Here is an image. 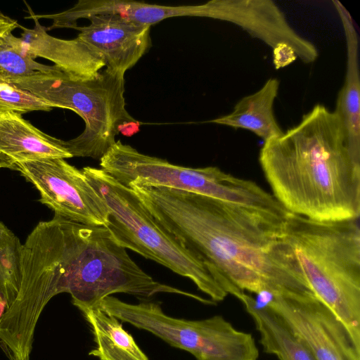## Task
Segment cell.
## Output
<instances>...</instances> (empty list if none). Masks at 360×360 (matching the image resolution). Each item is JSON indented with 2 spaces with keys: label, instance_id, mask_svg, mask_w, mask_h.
<instances>
[{
  "label": "cell",
  "instance_id": "cell-3",
  "mask_svg": "<svg viewBox=\"0 0 360 360\" xmlns=\"http://www.w3.org/2000/svg\"><path fill=\"white\" fill-rule=\"evenodd\" d=\"M259 161L272 195L288 212L319 221L359 218L360 154L323 105L265 141Z\"/></svg>",
  "mask_w": 360,
  "mask_h": 360
},
{
  "label": "cell",
  "instance_id": "cell-8",
  "mask_svg": "<svg viewBox=\"0 0 360 360\" xmlns=\"http://www.w3.org/2000/svg\"><path fill=\"white\" fill-rule=\"evenodd\" d=\"M120 321L145 330L196 360H257L259 349L251 333L239 330L221 315L201 320L170 316L156 302H124L113 296L98 305Z\"/></svg>",
  "mask_w": 360,
  "mask_h": 360
},
{
  "label": "cell",
  "instance_id": "cell-25",
  "mask_svg": "<svg viewBox=\"0 0 360 360\" xmlns=\"http://www.w3.org/2000/svg\"><path fill=\"white\" fill-rule=\"evenodd\" d=\"M6 352L7 355L8 356L10 360H18V359H15V357H13L9 352Z\"/></svg>",
  "mask_w": 360,
  "mask_h": 360
},
{
  "label": "cell",
  "instance_id": "cell-23",
  "mask_svg": "<svg viewBox=\"0 0 360 360\" xmlns=\"http://www.w3.org/2000/svg\"><path fill=\"white\" fill-rule=\"evenodd\" d=\"M18 22L0 11V37L18 27Z\"/></svg>",
  "mask_w": 360,
  "mask_h": 360
},
{
  "label": "cell",
  "instance_id": "cell-19",
  "mask_svg": "<svg viewBox=\"0 0 360 360\" xmlns=\"http://www.w3.org/2000/svg\"><path fill=\"white\" fill-rule=\"evenodd\" d=\"M22 249L19 238L0 221V302L5 309L14 302L20 289Z\"/></svg>",
  "mask_w": 360,
  "mask_h": 360
},
{
  "label": "cell",
  "instance_id": "cell-24",
  "mask_svg": "<svg viewBox=\"0 0 360 360\" xmlns=\"http://www.w3.org/2000/svg\"><path fill=\"white\" fill-rule=\"evenodd\" d=\"M11 169L15 170V164L6 156L0 154V169Z\"/></svg>",
  "mask_w": 360,
  "mask_h": 360
},
{
  "label": "cell",
  "instance_id": "cell-22",
  "mask_svg": "<svg viewBox=\"0 0 360 360\" xmlns=\"http://www.w3.org/2000/svg\"><path fill=\"white\" fill-rule=\"evenodd\" d=\"M297 59L293 49L283 45L273 51V63L276 70L288 65Z\"/></svg>",
  "mask_w": 360,
  "mask_h": 360
},
{
  "label": "cell",
  "instance_id": "cell-17",
  "mask_svg": "<svg viewBox=\"0 0 360 360\" xmlns=\"http://www.w3.org/2000/svg\"><path fill=\"white\" fill-rule=\"evenodd\" d=\"M239 300L255 324L264 352L279 360H316L303 342L266 304L245 292Z\"/></svg>",
  "mask_w": 360,
  "mask_h": 360
},
{
  "label": "cell",
  "instance_id": "cell-15",
  "mask_svg": "<svg viewBox=\"0 0 360 360\" xmlns=\"http://www.w3.org/2000/svg\"><path fill=\"white\" fill-rule=\"evenodd\" d=\"M345 33L347 64L344 84L333 111L340 120L350 148L360 154V77L359 39L349 11L339 1H332Z\"/></svg>",
  "mask_w": 360,
  "mask_h": 360
},
{
  "label": "cell",
  "instance_id": "cell-13",
  "mask_svg": "<svg viewBox=\"0 0 360 360\" xmlns=\"http://www.w3.org/2000/svg\"><path fill=\"white\" fill-rule=\"evenodd\" d=\"M33 19V28L18 25L23 50L34 59L43 58L53 62L63 72L75 77L89 79L96 77L105 68L101 55L79 38L62 39L47 33L46 27Z\"/></svg>",
  "mask_w": 360,
  "mask_h": 360
},
{
  "label": "cell",
  "instance_id": "cell-9",
  "mask_svg": "<svg viewBox=\"0 0 360 360\" xmlns=\"http://www.w3.org/2000/svg\"><path fill=\"white\" fill-rule=\"evenodd\" d=\"M256 296L283 320L316 360H360V349L345 326L311 292H262Z\"/></svg>",
  "mask_w": 360,
  "mask_h": 360
},
{
  "label": "cell",
  "instance_id": "cell-10",
  "mask_svg": "<svg viewBox=\"0 0 360 360\" xmlns=\"http://www.w3.org/2000/svg\"><path fill=\"white\" fill-rule=\"evenodd\" d=\"M20 174L38 191L39 202L65 219L105 226L108 210L82 169L63 158L15 164Z\"/></svg>",
  "mask_w": 360,
  "mask_h": 360
},
{
  "label": "cell",
  "instance_id": "cell-11",
  "mask_svg": "<svg viewBox=\"0 0 360 360\" xmlns=\"http://www.w3.org/2000/svg\"><path fill=\"white\" fill-rule=\"evenodd\" d=\"M205 4V18L234 24L273 51L289 46L304 63H312L319 56L316 46L292 28L271 0H212Z\"/></svg>",
  "mask_w": 360,
  "mask_h": 360
},
{
  "label": "cell",
  "instance_id": "cell-5",
  "mask_svg": "<svg viewBox=\"0 0 360 360\" xmlns=\"http://www.w3.org/2000/svg\"><path fill=\"white\" fill-rule=\"evenodd\" d=\"M18 89L52 105L74 111L84 120L82 134L65 144L72 157L101 160L127 128L139 122L126 109L124 75L101 70L84 79L69 75L55 65L52 70L30 76L5 78Z\"/></svg>",
  "mask_w": 360,
  "mask_h": 360
},
{
  "label": "cell",
  "instance_id": "cell-18",
  "mask_svg": "<svg viewBox=\"0 0 360 360\" xmlns=\"http://www.w3.org/2000/svg\"><path fill=\"white\" fill-rule=\"evenodd\" d=\"M94 335L96 347L89 354L100 360H149L120 321L99 306L79 307Z\"/></svg>",
  "mask_w": 360,
  "mask_h": 360
},
{
  "label": "cell",
  "instance_id": "cell-20",
  "mask_svg": "<svg viewBox=\"0 0 360 360\" xmlns=\"http://www.w3.org/2000/svg\"><path fill=\"white\" fill-rule=\"evenodd\" d=\"M55 65L37 63L22 49L20 37L8 32L0 37V75L4 78L30 76L52 70Z\"/></svg>",
  "mask_w": 360,
  "mask_h": 360
},
{
  "label": "cell",
  "instance_id": "cell-1",
  "mask_svg": "<svg viewBox=\"0 0 360 360\" xmlns=\"http://www.w3.org/2000/svg\"><path fill=\"white\" fill-rule=\"evenodd\" d=\"M129 188L229 295L238 299L243 292H311L283 238L285 220L192 192L134 184Z\"/></svg>",
  "mask_w": 360,
  "mask_h": 360
},
{
  "label": "cell",
  "instance_id": "cell-21",
  "mask_svg": "<svg viewBox=\"0 0 360 360\" xmlns=\"http://www.w3.org/2000/svg\"><path fill=\"white\" fill-rule=\"evenodd\" d=\"M52 105L21 90L0 75V112L25 114L32 111H50Z\"/></svg>",
  "mask_w": 360,
  "mask_h": 360
},
{
  "label": "cell",
  "instance_id": "cell-14",
  "mask_svg": "<svg viewBox=\"0 0 360 360\" xmlns=\"http://www.w3.org/2000/svg\"><path fill=\"white\" fill-rule=\"evenodd\" d=\"M0 154L15 164L72 158L65 141L45 134L14 112H0Z\"/></svg>",
  "mask_w": 360,
  "mask_h": 360
},
{
  "label": "cell",
  "instance_id": "cell-7",
  "mask_svg": "<svg viewBox=\"0 0 360 360\" xmlns=\"http://www.w3.org/2000/svg\"><path fill=\"white\" fill-rule=\"evenodd\" d=\"M101 169L118 182L158 186L211 197L267 216L282 206L255 182L226 173L217 167H186L140 153L118 140L100 160Z\"/></svg>",
  "mask_w": 360,
  "mask_h": 360
},
{
  "label": "cell",
  "instance_id": "cell-16",
  "mask_svg": "<svg viewBox=\"0 0 360 360\" xmlns=\"http://www.w3.org/2000/svg\"><path fill=\"white\" fill-rule=\"evenodd\" d=\"M279 85L278 79H268L258 91L240 99L230 113L208 122L250 131L264 142L280 136L284 131L274 112Z\"/></svg>",
  "mask_w": 360,
  "mask_h": 360
},
{
  "label": "cell",
  "instance_id": "cell-2",
  "mask_svg": "<svg viewBox=\"0 0 360 360\" xmlns=\"http://www.w3.org/2000/svg\"><path fill=\"white\" fill-rule=\"evenodd\" d=\"M69 293L76 307H96L114 293L150 297L174 293L198 301L194 294L160 283L142 270L104 226L74 222L58 216L39 222L22 244L18 295L6 319L33 333L54 296Z\"/></svg>",
  "mask_w": 360,
  "mask_h": 360
},
{
  "label": "cell",
  "instance_id": "cell-4",
  "mask_svg": "<svg viewBox=\"0 0 360 360\" xmlns=\"http://www.w3.org/2000/svg\"><path fill=\"white\" fill-rule=\"evenodd\" d=\"M282 236L310 290L345 326L360 349L359 219L319 221L289 213Z\"/></svg>",
  "mask_w": 360,
  "mask_h": 360
},
{
  "label": "cell",
  "instance_id": "cell-6",
  "mask_svg": "<svg viewBox=\"0 0 360 360\" xmlns=\"http://www.w3.org/2000/svg\"><path fill=\"white\" fill-rule=\"evenodd\" d=\"M82 171L105 203V227L122 247L189 278L214 302L227 297L206 264L157 223L131 188L101 169L85 167Z\"/></svg>",
  "mask_w": 360,
  "mask_h": 360
},
{
  "label": "cell",
  "instance_id": "cell-12",
  "mask_svg": "<svg viewBox=\"0 0 360 360\" xmlns=\"http://www.w3.org/2000/svg\"><path fill=\"white\" fill-rule=\"evenodd\" d=\"M89 24L77 27V37L97 51L105 69L124 75L151 46L150 26L136 23L117 14H99L87 18Z\"/></svg>",
  "mask_w": 360,
  "mask_h": 360
}]
</instances>
